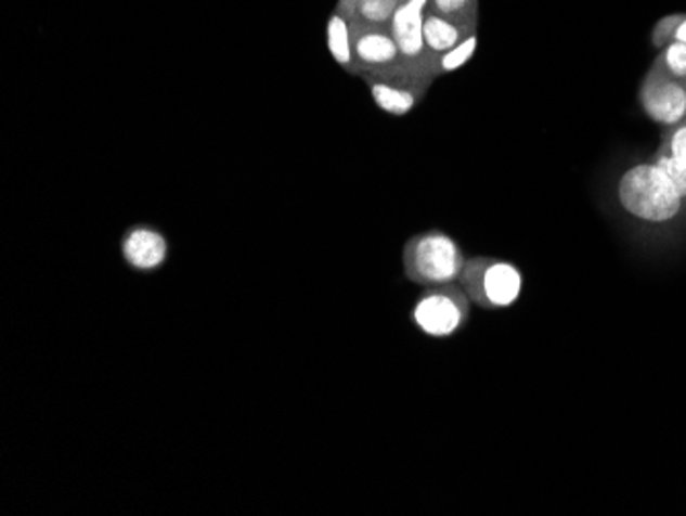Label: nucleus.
<instances>
[{"label":"nucleus","mask_w":686,"mask_h":516,"mask_svg":"<svg viewBox=\"0 0 686 516\" xmlns=\"http://www.w3.org/2000/svg\"><path fill=\"white\" fill-rule=\"evenodd\" d=\"M617 199L631 219L651 227L681 219L686 208V199L651 160L631 165L619 178Z\"/></svg>","instance_id":"nucleus-1"},{"label":"nucleus","mask_w":686,"mask_h":516,"mask_svg":"<svg viewBox=\"0 0 686 516\" xmlns=\"http://www.w3.org/2000/svg\"><path fill=\"white\" fill-rule=\"evenodd\" d=\"M465 261L467 258L461 245L438 229L422 231L407 238L401 254L405 279L424 288L458 282Z\"/></svg>","instance_id":"nucleus-2"},{"label":"nucleus","mask_w":686,"mask_h":516,"mask_svg":"<svg viewBox=\"0 0 686 516\" xmlns=\"http://www.w3.org/2000/svg\"><path fill=\"white\" fill-rule=\"evenodd\" d=\"M458 284L473 305L486 311H502L522 297L525 274L508 259L479 256L465 261Z\"/></svg>","instance_id":"nucleus-3"},{"label":"nucleus","mask_w":686,"mask_h":516,"mask_svg":"<svg viewBox=\"0 0 686 516\" xmlns=\"http://www.w3.org/2000/svg\"><path fill=\"white\" fill-rule=\"evenodd\" d=\"M471 318V298L458 282L426 288L413 305V325L428 338L456 336Z\"/></svg>","instance_id":"nucleus-4"},{"label":"nucleus","mask_w":686,"mask_h":516,"mask_svg":"<svg viewBox=\"0 0 686 516\" xmlns=\"http://www.w3.org/2000/svg\"><path fill=\"white\" fill-rule=\"evenodd\" d=\"M364 82L378 109L394 118H401L412 114L428 95L433 77L401 66L391 73L364 77Z\"/></svg>","instance_id":"nucleus-5"},{"label":"nucleus","mask_w":686,"mask_h":516,"mask_svg":"<svg viewBox=\"0 0 686 516\" xmlns=\"http://www.w3.org/2000/svg\"><path fill=\"white\" fill-rule=\"evenodd\" d=\"M424 13H426V0H407L392 15L389 29L397 41L403 66L415 73L433 77L436 60L428 52L426 41H424Z\"/></svg>","instance_id":"nucleus-6"},{"label":"nucleus","mask_w":686,"mask_h":516,"mask_svg":"<svg viewBox=\"0 0 686 516\" xmlns=\"http://www.w3.org/2000/svg\"><path fill=\"white\" fill-rule=\"evenodd\" d=\"M352 50L355 77L362 79L403 66L389 27H371L352 21Z\"/></svg>","instance_id":"nucleus-7"},{"label":"nucleus","mask_w":686,"mask_h":516,"mask_svg":"<svg viewBox=\"0 0 686 516\" xmlns=\"http://www.w3.org/2000/svg\"><path fill=\"white\" fill-rule=\"evenodd\" d=\"M639 103L647 118L662 128L686 119V82L649 68L639 87Z\"/></svg>","instance_id":"nucleus-8"},{"label":"nucleus","mask_w":686,"mask_h":516,"mask_svg":"<svg viewBox=\"0 0 686 516\" xmlns=\"http://www.w3.org/2000/svg\"><path fill=\"white\" fill-rule=\"evenodd\" d=\"M119 254L134 272L151 274L160 270L169 259V241L151 224L130 227L119 241Z\"/></svg>","instance_id":"nucleus-9"},{"label":"nucleus","mask_w":686,"mask_h":516,"mask_svg":"<svg viewBox=\"0 0 686 516\" xmlns=\"http://www.w3.org/2000/svg\"><path fill=\"white\" fill-rule=\"evenodd\" d=\"M477 34V25H461L454 21L444 20L430 13H424V41L433 60L446 54L454 46ZM436 77V75H433Z\"/></svg>","instance_id":"nucleus-10"},{"label":"nucleus","mask_w":686,"mask_h":516,"mask_svg":"<svg viewBox=\"0 0 686 516\" xmlns=\"http://www.w3.org/2000/svg\"><path fill=\"white\" fill-rule=\"evenodd\" d=\"M327 48L332 59L341 66L346 73L355 75L352 50V20L339 11L327 21Z\"/></svg>","instance_id":"nucleus-11"},{"label":"nucleus","mask_w":686,"mask_h":516,"mask_svg":"<svg viewBox=\"0 0 686 516\" xmlns=\"http://www.w3.org/2000/svg\"><path fill=\"white\" fill-rule=\"evenodd\" d=\"M407 0H360L353 11V23L371 27H389L397 9Z\"/></svg>","instance_id":"nucleus-12"},{"label":"nucleus","mask_w":686,"mask_h":516,"mask_svg":"<svg viewBox=\"0 0 686 516\" xmlns=\"http://www.w3.org/2000/svg\"><path fill=\"white\" fill-rule=\"evenodd\" d=\"M426 9L461 25H477L479 20V0H428Z\"/></svg>","instance_id":"nucleus-13"},{"label":"nucleus","mask_w":686,"mask_h":516,"mask_svg":"<svg viewBox=\"0 0 686 516\" xmlns=\"http://www.w3.org/2000/svg\"><path fill=\"white\" fill-rule=\"evenodd\" d=\"M660 73H664L672 79L686 82V43L681 41H670L664 46L651 64Z\"/></svg>","instance_id":"nucleus-14"},{"label":"nucleus","mask_w":686,"mask_h":516,"mask_svg":"<svg viewBox=\"0 0 686 516\" xmlns=\"http://www.w3.org/2000/svg\"><path fill=\"white\" fill-rule=\"evenodd\" d=\"M477 34L471 36V38H467L465 41H461L458 46H454L452 50H449L446 54H442L440 59L436 60V66H433V75H436V79L438 77H442V75H449V73H456V70H461L469 60L475 56V52H477Z\"/></svg>","instance_id":"nucleus-15"},{"label":"nucleus","mask_w":686,"mask_h":516,"mask_svg":"<svg viewBox=\"0 0 686 516\" xmlns=\"http://www.w3.org/2000/svg\"><path fill=\"white\" fill-rule=\"evenodd\" d=\"M651 163L666 176L668 181L678 190V194L686 199V165L672 157L666 149L658 146V151L651 155Z\"/></svg>","instance_id":"nucleus-16"},{"label":"nucleus","mask_w":686,"mask_h":516,"mask_svg":"<svg viewBox=\"0 0 686 516\" xmlns=\"http://www.w3.org/2000/svg\"><path fill=\"white\" fill-rule=\"evenodd\" d=\"M660 146L666 149L672 157H676L686 165V119L670 126V128H664Z\"/></svg>","instance_id":"nucleus-17"},{"label":"nucleus","mask_w":686,"mask_h":516,"mask_svg":"<svg viewBox=\"0 0 686 516\" xmlns=\"http://www.w3.org/2000/svg\"><path fill=\"white\" fill-rule=\"evenodd\" d=\"M676 21H678V13H672V15H666V17H662V20H658V23H656L653 29H651V38H649L653 48L662 50L664 46H668V43L672 41V31H674Z\"/></svg>","instance_id":"nucleus-18"},{"label":"nucleus","mask_w":686,"mask_h":516,"mask_svg":"<svg viewBox=\"0 0 686 516\" xmlns=\"http://www.w3.org/2000/svg\"><path fill=\"white\" fill-rule=\"evenodd\" d=\"M672 41L686 43V13H678V21H676L674 31H672Z\"/></svg>","instance_id":"nucleus-19"},{"label":"nucleus","mask_w":686,"mask_h":516,"mask_svg":"<svg viewBox=\"0 0 686 516\" xmlns=\"http://www.w3.org/2000/svg\"><path fill=\"white\" fill-rule=\"evenodd\" d=\"M358 2H360V0H339V2H337V9H335V11H339V13H344V15H348V17L352 20L353 11H355Z\"/></svg>","instance_id":"nucleus-20"},{"label":"nucleus","mask_w":686,"mask_h":516,"mask_svg":"<svg viewBox=\"0 0 686 516\" xmlns=\"http://www.w3.org/2000/svg\"><path fill=\"white\" fill-rule=\"evenodd\" d=\"M426 2H428V0H426Z\"/></svg>","instance_id":"nucleus-21"}]
</instances>
